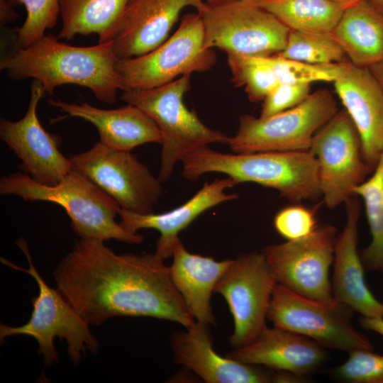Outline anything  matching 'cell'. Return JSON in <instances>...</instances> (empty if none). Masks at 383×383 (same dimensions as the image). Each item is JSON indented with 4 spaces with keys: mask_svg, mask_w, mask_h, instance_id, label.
Masks as SVG:
<instances>
[{
    "mask_svg": "<svg viewBox=\"0 0 383 383\" xmlns=\"http://www.w3.org/2000/svg\"><path fill=\"white\" fill-rule=\"evenodd\" d=\"M1 195H16L25 201H48L61 206L71 227L81 238L106 241L114 239L140 244L144 237L126 231L116 218L120 205L84 174L72 170L58 184H43L26 173L16 172L0 179Z\"/></svg>",
    "mask_w": 383,
    "mask_h": 383,
    "instance_id": "4",
    "label": "cell"
},
{
    "mask_svg": "<svg viewBox=\"0 0 383 383\" xmlns=\"http://www.w3.org/2000/svg\"><path fill=\"white\" fill-rule=\"evenodd\" d=\"M117 60L112 41L79 47L45 34L1 57L0 69L15 79L39 81L49 95L58 86L71 84L89 89L100 101L114 104L121 89Z\"/></svg>",
    "mask_w": 383,
    "mask_h": 383,
    "instance_id": "2",
    "label": "cell"
},
{
    "mask_svg": "<svg viewBox=\"0 0 383 383\" xmlns=\"http://www.w3.org/2000/svg\"><path fill=\"white\" fill-rule=\"evenodd\" d=\"M283 58L309 64L323 65L344 61L345 52L331 33L290 30Z\"/></svg>",
    "mask_w": 383,
    "mask_h": 383,
    "instance_id": "28",
    "label": "cell"
},
{
    "mask_svg": "<svg viewBox=\"0 0 383 383\" xmlns=\"http://www.w3.org/2000/svg\"><path fill=\"white\" fill-rule=\"evenodd\" d=\"M346 221L336 237L332 290L335 299L362 316L383 318V303L370 292L365 279V268L357 251L360 204L353 196L346 203Z\"/></svg>",
    "mask_w": 383,
    "mask_h": 383,
    "instance_id": "19",
    "label": "cell"
},
{
    "mask_svg": "<svg viewBox=\"0 0 383 383\" xmlns=\"http://www.w3.org/2000/svg\"><path fill=\"white\" fill-rule=\"evenodd\" d=\"M360 325L365 329L372 331L383 337V318L360 316Z\"/></svg>",
    "mask_w": 383,
    "mask_h": 383,
    "instance_id": "35",
    "label": "cell"
},
{
    "mask_svg": "<svg viewBox=\"0 0 383 383\" xmlns=\"http://www.w3.org/2000/svg\"><path fill=\"white\" fill-rule=\"evenodd\" d=\"M309 151L317 160L321 196L330 209L354 196L355 188L373 171L364 160L359 134L345 110L338 111L318 131Z\"/></svg>",
    "mask_w": 383,
    "mask_h": 383,
    "instance_id": "12",
    "label": "cell"
},
{
    "mask_svg": "<svg viewBox=\"0 0 383 383\" xmlns=\"http://www.w3.org/2000/svg\"><path fill=\"white\" fill-rule=\"evenodd\" d=\"M336 231L331 224L318 225L305 238L265 246L261 252L277 283L309 299L336 303L329 279Z\"/></svg>",
    "mask_w": 383,
    "mask_h": 383,
    "instance_id": "13",
    "label": "cell"
},
{
    "mask_svg": "<svg viewBox=\"0 0 383 383\" xmlns=\"http://www.w3.org/2000/svg\"><path fill=\"white\" fill-rule=\"evenodd\" d=\"M332 34L354 65L383 62V12L370 1L345 9Z\"/></svg>",
    "mask_w": 383,
    "mask_h": 383,
    "instance_id": "24",
    "label": "cell"
},
{
    "mask_svg": "<svg viewBox=\"0 0 383 383\" xmlns=\"http://www.w3.org/2000/svg\"><path fill=\"white\" fill-rule=\"evenodd\" d=\"M364 204L371 241L361 252L365 270L379 272L383 280V152L370 175L354 189Z\"/></svg>",
    "mask_w": 383,
    "mask_h": 383,
    "instance_id": "27",
    "label": "cell"
},
{
    "mask_svg": "<svg viewBox=\"0 0 383 383\" xmlns=\"http://www.w3.org/2000/svg\"><path fill=\"white\" fill-rule=\"evenodd\" d=\"M353 312L338 301L329 304L311 299L277 283L267 318L274 326L307 337L324 348L348 353L373 350L370 340L353 325Z\"/></svg>",
    "mask_w": 383,
    "mask_h": 383,
    "instance_id": "10",
    "label": "cell"
},
{
    "mask_svg": "<svg viewBox=\"0 0 383 383\" xmlns=\"http://www.w3.org/2000/svg\"><path fill=\"white\" fill-rule=\"evenodd\" d=\"M316 208L293 204L280 209L274 218L277 232L287 240H297L309 236L318 227Z\"/></svg>",
    "mask_w": 383,
    "mask_h": 383,
    "instance_id": "33",
    "label": "cell"
},
{
    "mask_svg": "<svg viewBox=\"0 0 383 383\" xmlns=\"http://www.w3.org/2000/svg\"><path fill=\"white\" fill-rule=\"evenodd\" d=\"M204 45L227 55L269 57L281 52L290 29L274 15L249 0L206 2L199 11Z\"/></svg>",
    "mask_w": 383,
    "mask_h": 383,
    "instance_id": "8",
    "label": "cell"
},
{
    "mask_svg": "<svg viewBox=\"0 0 383 383\" xmlns=\"http://www.w3.org/2000/svg\"><path fill=\"white\" fill-rule=\"evenodd\" d=\"M257 58L273 70L279 82L291 84L333 82L341 72L343 62L323 65L309 64L283 58L277 55Z\"/></svg>",
    "mask_w": 383,
    "mask_h": 383,
    "instance_id": "30",
    "label": "cell"
},
{
    "mask_svg": "<svg viewBox=\"0 0 383 383\" xmlns=\"http://www.w3.org/2000/svg\"><path fill=\"white\" fill-rule=\"evenodd\" d=\"M204 1H206V2H215V1H226V0H204Z\"/></svg>",
    "mask_w": 383,
    "mask_h": 383,
    "instance_id": "40",
    "label": "cell"
},
{
    "mask_svg": "<svg viewBox=\"0 0 383 383\" xmlns=\"http://www.w3.org/2000/svg\"><path fill=\"white\" fill-rule=\"evenodd\" d=\"M310 84L279 82L262 101L259 117H270L299 105L310 95Z\"/></svg>",
    "mask_w": 383,
    "mask_h": 383,
    "instance_id": "34",
    "label": "cell"
},
{
    "mask_svg": "<svg viewBox=\"0 0 383 383\" xmlns=\"http://www.w3.org/2000/svg\"><path fill=\"white\" fill-rule=\"evenodd\" d=\"M383 12V0H368Z\"/></svg>",
    "mask_w": 383,
    "mask_h": 383,
    "instance_id": "39",
    "label": "cell"
},
{
    "mask_svg": "<svg viewBox=\"0 0 383 383\" xmlns=\"http://www.w3.org/2000/svg\"><path fill=\"white\" fill-rule=\"evenodd\" d=\"M72 169L84 174L122 209L154 213L163 194L162 182L131 151L116 150L98 141L88 150L70 157Z\"/></svg>",
    "mask_w": 383,
    "mask_h": 383,
    "instance_id": "11",
    "label": "cell"
},
{
    "mask_svg": "<svg viewBox=\"0 0 383 383\" xmlns=\"http://www.w3.org/2000/svg\"><path fill=\"white\" fill-rule=\"evenodd\" d=\"M155 253L117 254L104 241L80 238L53 272L57 289L89 324L114 316H148L185 328L196 321Z\"/></svg>",
    "mask_w": 383,
    "mask_h": 383,
    "instance_id": "1",
    "label": "cell"
},
{
    "mask_svg": "<svg viewBox=\"0 0 383 383\" xmlns=\"http://www.w3.org/2000/svg\"><path fill=\"white\" fill-rule=\"evenodd\" d=\"M13 4H22L26 18L17 30L16 48H26L53 28L60 16L59 0H9Z\"/></svg>",
    "mask_w": 383,
    "mask_h": 383,
    "instance_id": "31",
    "label": "cell"
},
{
    "mask_svg": "<svg viewBox=\"0 0 383 383\" xmlns=\"http://www.w3.org/2000/svg\"><path fill=\"white\" fill-rule=\"evenodd\" d=\"M9 0H0L1 15L0 19L2 23L15 21L17 17L16 13Z\"/></svg>",
    "mask_w": 383,
    "mask_h": 383,
    "instance_id": "36",
    "label": "cell"
},
{
    "mask_svg": "<svg viewBox=\"0 0 383 383\" xmlns=\"http://www.w3.org/2000/svg\"><path fill=\"white\" fill-rule=\"evenodd\" d=\"M373 74L377 78L383 87V62L369 67Z\"/></svg>",
    "mask_w": 383,
    "mask_h": 383,
    "instance_id": "38",
    "label": "cell"
},
{
    "mask_svg": "<svg viewBox=\"0 0 383 383\" xmlns=\"http://www.w3.org/2000/svg\"><path fill=\"white\" fill-rule=\"evenodd\" d=\"M292 30L331 33L343 9L328 0H249Z\"/></svg>",
    "mask_w": 383,
    "mask_h": 383,
    "instance_id": "26",
    "label": "cell"
},
{
    "mask_svg": "<svg viewBox=\"0 0 383 383\" xmlns=\"http://www.w3.org/2000/svg\"><path fill=\"white\" fill-rule=\"evenodd\" d=\"M172 257L173 260L169 266L171 278L188 311L196 322L215 325L211 294L232 260L218 261L189 252L180 240Z\"/></svg>",
    "mask_w": 383,
    "mask_h": 383,
    "instance_id": "23",
    "label": "cell"
},
{
    "mask_svg": "<svg viewBox=\"0 0 383 383\" xmlns=\"http://www.w3.org/2000/svg\"><path fill=\"white\" fill-rule=\"evenodd\" d=\"M277 282L262 252L243 253L232 262L214 288L226 301L234 321L233 349L254 341L266 326Z\"/></svg>",
    "mask_w": 383,
    "mask_h": 383,
    "instance_id": "14",
    "label": "cell"
},
{
    "mask_svg": "<svg viewBox=\"0 0 383 383\" xmlns=\"http://www.w3.org/2000/svg\"><path fill=\"white\" fill-rule=\"evenodd\" d=\"M235 184L237 183L229 177L216 179L211 183L206 182L191 199L165 213L142 214L121 208L118 214L119 223L132 233L144 228L159 231L160 237L155 252L166 259L172 256L174 249L180 240L179 233L199 216L218 204L238 198L235 194L226 192Z\"/></svg>",
    "mask_w": 383,
    "mask_h": 383,
    "instance_id": "21",
    "label": "cell"
},
{
    "mask_svg": "<svg viewBox=\"0 0 383 383\" xmlns=\"http://www.w3.org/2000/svg\"><path fill=\"white\" fill-rule=\"evenodd\" d=\"M212 49L204 45V28L199 13L184 15L175 32L152 51L117 60L121 89H148L173 82L184 74L206 72L216 64Z\"/></svg>",
    "mask_w": 383,
    "mask_h": 383,
    "instance_id": "7",
    "label": "cell"
},
{
    "mask_svg": "<svg viewBox=\"0 0 383 383\" xmlns=\"http://www.w3.org/2000/svg\"><path fill=\"white\" fill-rule=\"evenodd\" d=\"M209 325L196 322L171 335L174 360L208 383H270L277 372L220 355L213 346Z\"/></svg>",
    "mask_w": 383,
    "mask_h": 383,
    "instance_id": "17",
    "label": "cell"
},
{
    "mask_svg": "<svg viewBox=\"0 0 383 383\" xmlns=\"http://www.w3.org/2000/svg\"><path fill=\"white\" fill-rule=\"evenodd\" d=\"M203 0H130L112 41L118 60L145 55L170 36L182 11H200Z\"/></svg>",
    "mask_w": 383,
    "mask_h": 383,
    "instance_id": "18",
    "label": "cell"
},
{
    "mask_svg": "<svg viewBox=\"0 0 383 383\" xmlns=\"http://www.w3.org/2000/svg\"><path fill=\"white\" fill-rule=\"evenodd\" d=\"M338 111L331 91L321 89L299 105L270 117L241 116L228 145L235 153L309 151L315 134Z\"/></svg>",
    "mask_w": 383,
    "mask_h": 383,
    "instance_id": "9",
    "label": "cell"
},
{
    "mask_svg": "<svg viewBox=\"0 0 383 383\" xmlns=\"http://www.w3.org/2000/svg\"><path fill=\"white\" fill-rule=\"evenodd\" d=\"M228 65L235 87H243L248 99L263 101L279 83L273 70L257 57L227 55Z\"/></svg>",
    "mask_w": 383,
    "mask_h": 383,
    "instance_id": "29",
    "label": "cell"
},
{
    "mask_svg": "<svg viewBox=\"0 0 383 383\" xmlns=\"http://www.w3.org/2000/svg\"><path fill=\"white\" fill-rule=\"evenodd\" d=\"M48 102L66 113L92 123L99 142L119 150L131 151L148 143H162V133L155 123L138 107L127 104L115 109H102L83 102L68 103L50 99Z\"/></svg>",
    "mask_w": 383,
    "mask_h": 383,
    "instance_id": "22",
    "label": "cell"
},
{
    "mask_svg": "<svg viewBox=\"0 0 383 383\" xmlns=\"http://www.w3.org/2000/svg\"><path fill=\"white\" fill-rule=\"evenodd\" d=\"M348 354L346 361L334 370L335 377L350 383H383L382 355L365 348Z\"/></svg>",
    "mask_w": 383,
    "mask_h": 383,
    "instance_id": "32",
    "label": "cell"
},
{
    "mask_svg": "<svg viewBox=\"0 0 383 383\" xmlns=\"http://www.w3.org/2000/svg\"><path fill=\"white\" fill-rule=\"evenodd\" d=\"M340 6L343 10L357 4L363 0H328Z\"/></svg>",
    "mask_w": 383,
    "mask_h": 383,
    "instance_id": "37",
    "label": "cell"
},
{
    "mask_svg": "<svg viewBox=\"0 0 383 383\" xmlns=\"http://www.w3.org/2000/svg\"><path fill=\"white\" fill-rule=\"evenodd\" d=\"M44 94L41 83L34 79L26 114L17 121L1 118L0 138L20 159L19 167L26 174L39 183L53 186L72 166L70 157L59 150V137L46 131L38 119L37 108Z\"/></svg>",
    "mask_w": 383,
    "mask_h": 383,
    "instance_id": "15",
    "label": "cell"
},
{
    "mask_svg": "<svg viewBox=\"0 0 383 383\" xmlns=\"http://www.w3.org/2000/svg\"><path fill=\"white\" fill-rule=\"evenodd\" d=\"M191 74H184L157 87L123 91L121 98L145 113L157 125L162 135L158 178L167 182L175 165L189 153L211 143L228 144L225 133L206 126L197 114L184 104L190 89Z\"/></svg>",
    "mask_w": 383,
    "mask_h": 383,
    "instance_id": "5",
    "label": "cell"
},
{
    "mask_svg": "<svg viewBox=\"0 0 383 383\" xmlns=\"http://www.w3.org/2000/svg\"><path fill=\"white\" fill-rule=\"evenodd\" d=\"M130 0H59L62 28L58 39L96 34L99 43L110 42Z\"/></svg>",
    "mask_w": 383,
    "mask_h": 383,
    "instance_id": "25",
    "label": "cell"
},
{
    "mask_svg": "<svg viewBox=\"0 0 383 383\" xmlns=\"http://www.w3.org/2000/svg\"><path fill=\"white\" fill-rule=\"evenodd\" d=\"M226 356L243 363L306 378L325 362L327 353L324 347L307 337L274 326H266L254 341L233 349Z\"/></svg>",
    "mask_w": 383,
    "mask_h": 383,
    "instance_id": "20",
    "label": "cell"
},
{
    "mask_svg": "<svg viewBox=\"0 0 383 383\" xmlns=\"http://www.w3.org/2000/svg\"><path fill=\"white\" fill-rule=\"evenodd\" d=\"M333 84L359 134L364 160L374 170L383 152V87L368 67L345 60Z\"/></svg>",
    "mask_w": 383,
    "mask_h": 383,
    "instance_id": "16",
    "label": "cell"
},
{
    "mask_svg": "<svg viewBox=\"0 0 383 383\" xmlns=\"http://www.w3.org/2000/svg\"><path fill=\"white\" fill-rule=\"evenodd\" d=\"M182 175L190 181L206 173L226 174L237 184L253 182L277 191L287 200L299 203L321 196L318 166L309 151H270L224 153L201 147L181 161Z\"/></svg>",
    "mask_w": 383,
    "mask_h": 383,
    "instance_id": "3",
    "label": "cell"
},
{
    "mask_svg": "<svg viewBox=\"0 0 383 383\" xmlns=\"http://www.w3.org/2000/svg\"><path fill=\"white\" fill-rule=\"evenodd\" d=\"M16 244L23 252L29 264L23 269L1 257L2 263L30 274L36 281L39 293L32 298L33 310L29 321L20 326L0 324V340L16 335L33 337L38 344V353L43 355V362L50 365L58 362L54 339L65 340L67 353L74 364H78L87 352L97 353L99 344L89 328V324L77 312L72 305L56 289L49 287L35 269L23 238Z\"/></svg>",
    "mask_w": 383,
    "mask_h": 383,
    "instance_id": "6",
    "label": "cell"
}]
</instances>
